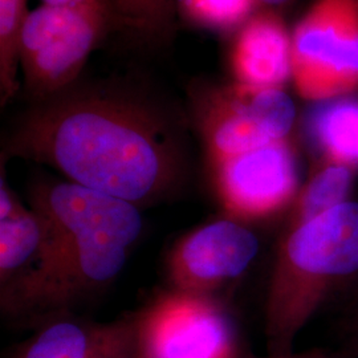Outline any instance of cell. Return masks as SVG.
Returning <instances> with one entry per match:
<instances>
[{
    "label": "cell",
    "instance_id": "6da1fadb",
    "mask_svg": "<svg viewBox=\"0 0 358 358\" xmlns=\"http://www.w3.org/2000/svg\"><path fill=\"white\" fill-rule=\"evenodd\" d=\"M4 154L140 208L173 196L187 176L176 120L152 101L117 90H68L38 101L13 129Z\"/></svg>",
    "mask_w": 358,
    "mask_h": 358
},
{
    "label": "cell",
    "instance_id": "7a4b0ae2",
    "mask_svg": "<svg viewBox=\"0 0 358 358\" xmlns=\"http://www.w3.org/2000/svg\"><path fill=\"white\" fill-rule=\"evenodd\" d=\"M358 273V203L345 202L292 226L279 247L266 303L271 355L294 338L333 289Z\"/></svg>",
    "mask_w": 358,
    "mask_h": 358
},
{
    "label": "cell",
    "instance_id": "3957f363",
    "mask_svg": "<svg viewBox=\"0 0 358 358\" xmlns=\"http://www.w3.org/2000/svg\"><path fill=\"white\" fill-rule=\"evenodd\" d=\"M192 118L208 165L271 142L289 140L296 108L282 88L232 83L194 90Z\"/></svg>",
    "mask_w": 358,
    "mask_h": 358
},
{
    "label": "cell",
    "instance_id": "277c9868",
    "mask_svg": "<svg viewBox=\"0 0 358 358\" xmlns=\"http://www.w3.org/2000/svg\"><path fill=\"white\" fill-rule=\"evenodd\" d=\"M112 20L109 11L88 7L41 4L28 11L17 56L29 93L43 101L69 90Z\"/></svg>",
    "mask_w": 358,
    "mask_h": 358
},
{
    "label": "cell",
    "instance_id": "5b68a950",
    "mask_svg": "<svg viewBox=\"0 0 358 358\" xmlns=\"http://www.w3.org/2000/svg\"><path fill=\"white\" fill-rule=\"evenodd\" d=\"M292 80L310 101L358 87V0H316L292 32Z\"/></svg>",
    "mask_w": 358,
    "mask_h": 358
},
{
    "label": "cell",
    "instance_id": "8992f818",
    "mask_svg": "<svg viewBox=\"0 0 358 358\" xmlns=\"http://www.w3.org/2000/svg\"><path fill=\"white\" fill-rule=\"evenodd\" d=\"M137 321L140 358H238L235 325L213 296L170 289Z\"/></svg>",
    "mask_w": 358,
    "mask_h": 358
},
{
    "label": "cell",
    "instance_id": "52a82bcc",
    "mask_svg": "<svg viewBox=\"0 0 358 358\" xmlns=\"http://www.w3.org/2000/svg\"><path fill=\"white\" fill-rule=\"evenodd\" d=\"M131 248L105 238H72L48 269L6 315L48 320L101 292L122 272Z\"/></svg>",
    "mask_w": 358,
    "mask_h": 358
},
{
    "label": "cell",
    "instance_id": "ba28073f",
    "mask_svg": "<svg viewBox=\"0 0 358 358\" xmlns=\"http://www.w3.org/2000/svg\"><path fill=\"white\" fill-rule=\"evenodd\" d=\"M255 234L235 217L206 223L182 236L169 252L167 280L183 294L213 296L251 266L259 252Z\"/></svg>",
    "mask_w": 358,
    "mask_h": 358
},
{
    "label": "cell",
    "instance_id": "9c48e42d",
    "mask_svg": "<svg viewBox=\"0 0 358 358\" xmlns=\"http://www.w3.org/2000/svg\"><path fill=\"white\" fill-rule=\"evenodd\" d=\"M207 166L220 205L235 219L275 214L291 202L297 189L289 140L271 142Z\"/></svg>",
    "mask_w": 358,
    "mask_h": 358
},
{
    "label": "cell",
    "instance_id": "30bf717a",
    "mask_svg": "<svg viewBox=\"0 0 358 358\" xmlns=\"http://www.w3.org/2000/svg\"><path fill=\"white\" fill-rule=\"evenodd\" d=\"M29 207L66 238H105L133 248L143 230L138 206L69 180L36 183Z\"/></svg>",
    "mask_w": 358,
    "mask_h": 358
},
{
    "label": "cell",
    "instance_id": "8fae6325",
    "mask_svg": "<svg viewBox=\"0 0 358 358\" xmlns=\"http://www.w3.org/2000/svg\"><path fill=\"white\" fill-rule=\"evenodd\" d=\"M234 83L251 88H282L292 78V34L271 10L239 27L230 48Z\"/></svg>",
    "mask_w": 358,
    "mask_h": 358
},
{
    "label": "cell",
    "instance_id": "7c38bea8",
    "mask_svg": "<svg viewBox=\"0 0 358 358\" xmlns=\"http://www.w3.org/2000/svg\"><path fill=\"white\" fill-rule=\"evenodd\" d=\"M309 130L328 162L358 170V100L322 101L310 115Z\"/></svg>",
    "mask_w": 358,
    "mask_h": 358
},
{
    "label": "cell",
    "instance_id": "4fadbf2b",
    "mask_svg": "<svg viewBox=\"0 0 358 358\" xmlns=\"http://www.w3.org/2000/svg\"><path fill=\"white\" fill-rule=\"evenodd\" d=\"M101 324L80 320L69 313L43 321L13 358H88Z\"/></svg>",
    "mask_w": 358,
    "mask_h": 358
},
{
    "label": "cell",
    "instance_id": "5bb4252c",
    "mask_svg": "<svg viewBox=\"0 0 358 358\" xmlns=\"http://www.w3.org/2000/svg\"><path fill=\"white\" fill-rule=\"evenodd\" d=\"M353 169L328 162L309 180L301 194L294 223H307L337 206L345 203L353 183Z\"/></svg>",
    "mask_w": 358,
    "mask_h": 358
},
{
    "label": "cell",
    "instance_id": "9a60e30c",
    "mask_svg": "<svg viewBox=\"0 0 358 358\" xmlns=\"http://www.w3.org/2000/svg\"><path fill=\"white\" fill-rule=\"evenodd\" d=\"M27 13V0H0V93L3 105L13 99L19 88L17 48Z\"/></svg>",
    "mask_w": 358,
    "mask_h": 358
},
{
    "label": "cell",
    "instance_id": "2e32d148",
    "mask_svg": "<svg viewBox=\"0 0 358 358\" xmlns=\"http://www.w3.org/2000/svg\"><path fill=\"white\" fill-rule=\"evenodd\" d=\"M179 13L189 23L211 31H231L248 20L255 0H178Z\"/></svg>",
    "mask_w": 358,
    "mask_h": 358
},
{
    "label": "cell",
    "instance_id": "e0dca14e",
    "mask_svg": "<svg viewBox=\"0 0 358 358\" xmlns=\"http://www.w3.org/2000/svg\"><path fill=\"white\" fill-rule=\"evenodd\" d=\"M118 24L145 36L162 35L171 22L178 0H109Z\"/></svg>",
    "mask_w": 358,
    "mask_h": 358
},
{
    "label": "cell",
    "instance_id": "ac0fdd59",
    "mask_svg": "<svg viewBox=\"0 0 358 358\" xmlns=\"http://www.w3.org/2000/svg\"><path fill=\"white\" fill-rule=\"evenodd\" d=\"M88 358H140L137 313L101 324Z\"/></svg>",
    "mask_w": 358,
    "mask_h": 358
},
{
    "label": "cell",
    "instance_id": "d6986e66",
    "mask_svg": "<svg viewBox=\"0 0 358 358\" xmlns=\"http://www.w3.org/2000/svg\"><path fill=\"white\" fill-rule=\"evenodd\" d=\"M41 1L43 4H48L53 7H88V8L106 10L112 13L109 0H41Z\"/></svg>",
    "mask_w": 358,
    "mask_h": 358
},
{
    "label": "cell",
    "instance_id": "ffe728a7",
    "mask_svg": "<svg viewBox=\"0 0 358 358\" xmlns=\"http://www.w3.org/2000/svg\"><path fill=\"white\" fill-rule=\"evenodd\" d=\"M268 358H334L328 356V355H324L321 352H304V353H294V352H289V353H282V355H269Z\"/></svg>",
    "mask_w": 358,
    "mask_h": 358
},
{
    "label": "cell",
    "instance_id": "44dd1931",
    "mask_svg": "<svg viewBox=\"0 0 358 358\" xmlns=\"http://www.w3.org/2000/svg\"><path fill=\"white\" fill-rule=\"evenodd\" d=\"M288 1L289 0H255L256 7L262 6L264 10H271V8H275V7H280V6H284Z\"/></svg>",
    "mask_w": 358,
    "mask_h": 358
},
{
    "label": "cell",
    "instance_id": "7402d4cb",
    "mask_svg": "<svg viewBox=\"0 0 358 358\" xmlns=\"http://www.w3.org/2000/svg\"><path fill=\"white\" fill-rule=\"evenodd\" d=\"M353 336H355V344L358 346V309L357 315L355 317V329H353Z\"/></svg>",
    "mask_w": 358,
    "mask_h": 358
}]
</instances>
